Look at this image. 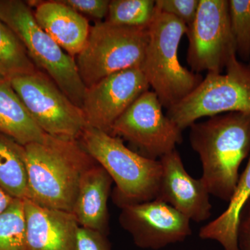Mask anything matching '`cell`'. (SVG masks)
Wrapping results in <instances>:
<instances>
[{"label": "cell", "instance_id": "obj_1", "mask_svg": "<svg viewBox=\"0 0 250 250\" xmlns=\"http://www.w3.org/2000/svg\"><path fill=\"white\" fill-rule=\"evenodd\" d=\"M27 172V198L50 209L72 213L83 174L97 164L79 140L46 134L23 146Z\"/></svg>", "mask_w": 250, "mask_h": 250}, {"label": "cell", "instance_id": "obj_2", "mask_svg": "<svg viewBox=\"0 0 250 250\" xmlns=\"http://www.w3.org/2000/svg\"><path fill=\"white\" fill-rule=\"evenodd\" d=\"M189 141L200 158L202 182L210 195L229 202L250 154V113H227L190 126Z\"/></svg>", "mask_w": 250, "mask_h": 250}, {"label": "cell", "instance_id": "obj_3", "mask_svg": "<svg viewBox=\"0 0 250 250\" xmlns=\"http://www.w3.org/2000/svg\"><path fill=\"white\" fill-rule=\"evenodd\" d=\"M78 140L116 184L117 205L123 208L155 200L162 172L160 161L135 152L120 138L90 126H85Z\"/></svg>", "mask_w": 250, "mask_h": 250}, {"label": "cell", "instance_id": "obj_4", "mask_svg": "<svg viewBox=\"0 0 250 250\" xmlns=\"http://www.w3.org/2000/svg\"><path fill=\"white\" fill-rule=\"evenodd\" d=\"M187 32L184 22L155 7L148 26L149 39L141 68L149 87L167 110L187 98L204 79L179 62V44Z\"/></svg>", "mask_w": 250, "mask_h": 250}, {"label": "cell", "instance_id": "obj_5", "mask_svg": "<svg viewBox=\"0 0 250 250\" xmlns=\"http://www.w3.org/2000/svg\"><path fill=\"white\" fill-rule=\"evenodd\" d=\"M0 21L22 41L31 61L70 100L82 108L86 88L75 58L39 25L27 1L0 0Z\"/></svg>", "mask_w": 250, "mask_h": 250}, {"label": "cell", "instance_id": "obj_6", "mask_svg": "<svg viewBox=\"0 0 250 250\" xmlns=\"http://www.w3.org/2000/svg\"><path fill=\"white\" fill-rule=\"evenodd\" d=\"M148 39V27H125L105 21L95 23L75 58L85 88L116 72L141 67Z\"/></svg>", "mask_w": 250, "mask_h": 250}, {"label": "cell", "instance_id": "obj_7", "mask_svg": "<svg viewBox=\"0 0 250 250\" xmlns=\"http://www.w3.org/2000/svg\"><path fill=\"white\" fill-rule=\"evenodd\" d=\"M227 113H250V64L233 54L225 73L207 74L187 98L167 110V116L184 131L200 118Z\"/></svg>", "mask_w": 250, "mask_h": 250}, {"label": "cell", "instance_id": "obj_8", "mask_svg": "<svg viewBox=\"0 0 250 250\" xmlns=\"http://www.w3.org/2000/svg\"><path fill=\"white\" fill-rule=\"evenodd\" d=\"M34 121L45 134L78 140L87 126L84 114L43 72L9 80Z\"/></svg>", "mask_w": 250, "mask_h": 250}, {"label": "cell", "instance_id": "obj_9", "mask_svg": "<svg viewBox=\"0 0 250 250\" xmlns=\"http://www.w3.org/2000/svg\"><path fill=\"white\" fill-rule=\"evenodd\" d=\"M187 60L191 71L223 73L236 54L228 0H200L193 22L187 27Z\"/></svg>", "mask_w": 250, "mask_h": 250}, {"label": "cell", "instance_id": "obj_10", "mask_svg": "<svg viewBox=\"0 0 250 250\" xmlns=\"http://www.w3.org/2000/svg\"><path fill=\"white\" fill-rule=\"evenodd\" d=\"M182 131L164 114L159 98L149 90L117 120L111 135L123 138L139 148L141 155L159 160L182 143Z\"/></svg>", "mask_w": 250, "mask_h": 250}, {"label": "cell", "instance_id": "obj_11", "mask_svg": "<svg viewBox=\"0 0 250 250\" xmlns=\"http://www.w3.org/2000/svg\"><path fill=\"white\" fill-rule=\"evenodd\" d=\"M120 223L141 249L159 250L191 236L190 220L159 200L122 208Z\"/></svg>", "mask_w": 250, "mask_h": 250}, {"label": "cell", "instance_id": "obj_12", "mask_svg": "<svg viewBox=\"0 0 250 250\" xmlns=\"http://www.w3.org/2000/svg\"><path fill=\"white\" fill-rule=\"evenodd\" d=\"M149 88L141 67L116 72L86 88L82 109L87 126L111 135L117 120Z\"/></svg>", "mask_w": 250, "mask_h": 250}, {"label": "cell", "instance_id": "obj_13", "mask_svg": "<svg viewBox=\"0 0 250 250\" xmlns=\"http://www.w3.org/2000/svg\"><path fill=\"white\" fill-rule=\"evenodd\" d=\"M162 172L156 200L170 205L190 221L200 223L211 216L210 194L202 179L188 173L176 149L159 159Z\"/></svg>", "mask_w": 250, "mask_h": 250}, {"label": "cell", "instance_id": "obj_14", "mask_svg": "<svg viewBox=\"0 0 250 250\" xmlns=\"http://www.w3.org/2000/svg\"><path fill=\"white\" fill-rule=\"evenodd\" d=\"M27 250H76L79 225L72 213L23 199Z\"/></svg>", "mask_w": 250, "mask_h": 250}, {"label": "cell", "instance_id": "obj_15", "mask_svg": "<svg viewBox=\"0 0 250 250\" xmlns=\"http://www.w3.org/2000/svg\"><path fill=\"white\" fill-rule=\"evenodd\" d=\"M35 6L34 17L44 31L67 54L75 58L83 48L89 35V22L83 15L61 0L27 1Z\"/></svg>", "mask_w": 250, "mask_h": 250}, {"label": "cell", "instance_id": "obj_16", "mask_svg": "<svg viewBox=\"0 0 250 250\" xmlns=\"http://www.w3.org/2000/svg\"><path fill=\"white\" fill-rule=\"evenodd\" d=\"M113 182L98 163L83 174L72 213L80 226L106 234L108 200Z\"/></svg>", "mask_w": 250, "mask_h": 250}, {"label": "cell", "instance_id": "obj_17", "mask_svg": "<svg viewBox=\"0 0 250 250\" xmlns=\"http://www.w3.org/2000/svg\"><path fill=\"white\" fill-rule=\"evenodd\" d=\"M0 134L22 146L39 142L46 135L8 80H0Z\"/></svg>", "mask_w": 250, "mask_h": 250}, {"label": "cell", "instance_id": "obj_18", "mask_svg": "<svg viewBox=\"0 0 250 250\" xmlns=\"http://www.w3.org/2000/svg\"><path fill=\"white\" fill-rule=\"evenodd\" d=\"M250 198V154L246 169L240 175L227 209L202 227L199 237L218 242L224 250H238V225L241 210Z\"/></svg>", "mask_w": 250, "mask_h": 250}, {"label": "cell", "instance_id": "obj_19", "mask_svg": "<svg viewBox=\"0 0 250 250\" xmlns=\"http://www.w3.org/2000/svg\"><path fill=\"white\" fill-rule=\"evenodd\" d=\"M0 188L13 198H27L28 178L23 146L2 134H0Z\"/></svg>", "mask_w": 250, "mask_h": 250}, {"label": "cell", "instance_id": "obj_20", "mask_svg": "<svg viewBox=\"0 0 250 250\" xmlns=\"http://www.w3.org/2000/svg\"><path fill=\"white\" fill-rule=\"evenodd\" d=\"M0 70L8 80L15 77L31 75L39 70L21 39L1 21Z\"/></svg>", "mask_w": 250, "mask_h": 250}, {"label": "cell", "instance_id": "obj_21", "mask_svg": "<svg viewBox=\"0 0 250 250\" xmlns=\"http://www.w3.org/2000/svg\"><path fill=\"white\" fill-rule=\"evenodd\" d=\"M154 11V0H111L105 21L125 27H148Z\"/></svg>", "mask_w": 250, "mask_h": 250}, {"label": "cell", "instance_id": "obj_22", "mask_svg": "<svg viewBox=\"0 0 250 250\" xmlns=\"http://www.w3.org/2000/svg\"><path fill=\"white\" fill-rule=\"evenodd\" d=\"M0 250H27L23 199H15L0 215Z\"/></svg>", "mask_w": 250, "mask_h": 250}, {"label": "cell", "instance_id": "obj_23", "mask_svg": "<svg viewBox=\"0 0 250 250\" xmlns=\"http://www.w3.org/2000/svg\"><path fill=\"white\" fill-rule=\"evenodd\" d=\"M230 28L236 55L250 60V0H228Z\"/></svg>", "mask_w": 250, "mask_h": 250}, {"label": "cell", "instance_id": "obj_24", "mask_svg": "<svg viewBox=\"0 0 250 250\" xmlns=\"http://www.w3.org/2000/svg\"><path fill=\"white\" fill-rule=\"evenodd\" d=\"M200 0H156L155 7L189 26L195 20Z\"/></svg>", "mask_w": 250, "mask_h": 250}, {"label": "cell", "instance_id": "obj_25", "mask_svg": "<svg viewBox=\"0 0 250 250\" xmlns=\"http://www.w3.org/2000/svg\"><path fill=\"white\" fill-rule=\"evenodd\" d=\"M76 250H111V248L106 234L79 225Z\"/></svg>", "mask_w": 250, "mask_h": 250}, {"label": "cell", "instance_id": "obj_26", "mask_svg": "<svg viewBox=\"0 0 250 250\" xmlns=\"http://www.w3.org/2000/svg\"><path fill=\"white\" fill-rule=\"evenodd\" d=\"M61 1L82 15H87L98 20L99 22L106 19L110 3L109 0H61Z\"/></svg>", "mask_w": 250, "mask_h": 250}, {"label": "cell", "instance_id": "obj_27", "mask_svg": "<svg viewBox=\"0 0 250 250\" xmlns=\"http://www.w3.org/2000/svg\"><path fill=\"white\" fill-rule=\"evenodd\" d=\"M238 250H250V198L243 207L238 225Z\"/></svg>", "mask_w": 250, "mask_h": 250}, {"label": "cell", "instance_id": "obj_28", "mask_svg": "<svg viewBox=\"0 0 250 250\" xmlns=\"http://www.w3.org/2000/svg\"><path fill=\"white\" fill-rule=\"evenodd\" d=\"M14 200V198L10 196L9 194L0 188V215L7 209Z\"/></svg>", "mask_w": 250, "mask_h": 250}, {"label": "cell", "instance_id": "obj_29", "mask_svg": "<svg viewBox=\"0 0 250 250\" xmlns=\"http://www.w3.org/2000/svg\"><path fill=\"white\" fill-rule=\"evenodd\" d=\"M7 80V79L5 77L4 74H3L2 72H1V70H0V80Z\"/></svg>", "mask_w": 250, "mask_h": 250}]
</instances>
